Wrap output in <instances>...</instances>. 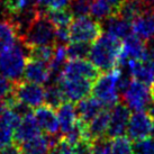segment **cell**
I'll return each mask as SVG.
<instances>
[{"label": "cell", "mask_w": 154, "mask_h": 154, "mask_svg": "<svg viewBox=\"0 0 154 154\" xmlns=\"http://www.w3.org/2000/svg\"><path fill=\"white\" fill-rule=\"evenodd\" d=\"M132 80L120 69H114L99 75L92 86V94L107 108H112L118 103L119 92H123Z\"/></svg>", "instance_id": "1"}, {"label": "cell", "mask_w": 154, "mask_h": 154, "mask_svg": "<svg viewBox=\"0 0 154 154\" xmlns=\"http://www.w3.org/2000/svg\"><path fill=\"white\" fill-rule=\"evenodd\" d=\"M122 48L120 39L103 33L90 47L89 60L99 72H108L119 65Z\"/></svg>", "instance_id": "2"}, {"label": "cell", "mask_w": 154, "mask_h": 154, "mask_svg": "<svg viewBox=\"0 0 154 154\" xmlns=\"http://www.w3.org/2000/svg\"><path fill=\"white\" fill-rule=\"evenodd\" d=\"M26 48L46 45H56V28L48 19L46 13L39 9L37 17L30 24L20 39Z\"/></svg>", "instance_id": "3"}, {"label": "cell", "mask_w": 154, "mask_h": 154, "mask_svg": "<svg viewBox=\"0 0 154 154\" xmlns=\"http://www.w3.org/2000/svg\"><path fill=\"white\" fill-rule=\"evenodd\" d=\"M25 50L24 44H16L0 53V73L14 82L20 81V78L24 75L28 61Z\"/></svg>", "instance_id": "4"}, {"label": "cell", "mask_w": 154, "mask_h": 154, "mask_svg": "<svg viewBox=\"0 0 154 154\" xmlns=\"http://www.w3.org/2000/svg\"><path fill=\"white\" fill-rule=\"evenodd\" d=\"M124 105L129 110L136 111H146L153 105L154 99L152 89L147 85L136 80H132L126 89L122 92Z\"/></svg>", "instance_id": "5"}, {"label": "cell", "mask_w": 154, "mask_h": 154, "mask_svg": "<svg viewBox=\"0 0 154 154\" xmlns=\"http://www.w3.org/2000/svg\"><path fill=\"white\" fill-rule=\"evenodd\" d=\"M70 43L90 44L96 42L103 34L101 24L92 17H79L73 19L69 28Z\"/></svg>", "instance_id": "6"}, {"label": "cell", "mask_w": 154, "mask_h": 154, "mask_svg": "<svg viewBox=\"0 0 154 154\" xmlns=\"http://www.w3.org/2000/svg\"><path fill=\"white\" fill-rule=\"evenodd\" d=\"M14 98L25 107L36 109L41 107L45 100V88L36 83L18 81L14 90Z\"/></svg>", "instance_id": "7"}, {"label": "cell", "mask_w": 154, "mask_h": 154, "mask_svg": "<svg viewBox=\"0 0 154 154\" xmlns=\"http://www.w3.org/2000/svg\"><path fill=\"white\" fill-rule=\"evenodd\" d=\"M57 85L64 94L65 100L73 103L89 97V94L92 91L94 82L83 78L60 77Z\"/></svg>", "instance_id": "8"}, {"label": "cell", "mask_w": 154, "mask_h": 154, "mask_svg": "<svg viewBox=\"0 0 154 154\" xmlns=\"http://www.w3.org/2000/svg\"><path fill=\"white\" fill-rule=\"evenodd\" d=\"M154 119L149 111H136L131 115L126 134L131 141L141 142L152 135Z\"/></svg>", "instance_id": "9"}, {"label": "cell", "mask_w": 154, "mask_h": 154, "mask_svg": "<svg viewBox=\"0 0 154 154\" xmlns=\"http://www.w3.org/2000/svg\"><path fill=\"white\" fill-rule=\"evenodd\" d=\"M147 57L149 48L143 39L132 34L123 41L119 65L125 66L129 61H147Z\"/></svg>", "instance_id": "10"}, {"label": "cell", "mask_w": 154, "mask_h": 154, "mask_svg": "<svg viewBox=\"0 0 154 154\" xmlns=\"http://www.w3.org/2000/svg\"><path fill=\"white\" fill-rule=\"evenodd\" d=\"M131 118V110L124 103H117L110 109V119L108 126L107 136L109 138H117L123 136L128 126Z\"/></svg>", "instance_id": "11"}, {"label": "cell", "mask_w": 154, "mask_h": 154, "mask_svg": "<svg viewBox=\"0 0 154 154\" xmlns=\"http://www.w3.org/2000/svg\"><path fill=\"white\" fill-rule=\"evenodd\" d=\"M99 70L90 61L87 60H68L63 66L60 77L83 78L94 82L99 77Z\"/></svg>", "instance_id": "12"}, {"label": "cell", "mask_w": 154, "mask_h": 154, "mask_svg": "<svg viewBox=\"0 0 154 154\" xmlns=\"http://www.w3.org/2000/svg\"><path fill=\"white\" fill-rule=\"evenodd\" d=\"M132 32L141 39L151 41L154 37V6H145L132 22Z\"/></svg>", "instance_id": "13"}, {"label": "cell", "mask_w": 154, "mask_h": 154, "mask_svg": "<svg viewBox=\"0 0 154 154\" xmlns=\"http://www.w3.org/2000/svg\"><path fill=\"white\" fill-rule=\"evenodd\" d=\"M39 135H42V129L39 127L34 114L28 112L27 115L23 117L18 127L15 131L14 142L15 144L20 145L23 143H26Z\"/></svg>", "instance_id": "14"}, {"label": "cell", "mask_w": 154, "mask_h": 154, "mask_svg": "<svg viewBox=\"0 0 154 154\" xmlns=\"http://www.w3.org/2000/svg\"><path fill=\"white\" fill-rule=\"evenodd\" d=\"M33 114L41 129L46 133L47 136H55V134H57L60 129V123L55 109L46 105H42L41 107L36 108Z\"/></svg>", "instance_id": "15"}, {"label": "cell", "mask_w": 154, "mask_h": 154, "mask_svg": "<svg viewBox=\"0 0 154 154\" xmlns=\"http://www.w3.org/2000/svg\"><path fill=\"white\" fill-rule=\"evenodd\" d=\"M51 77L52 74L50 65L41 61L28 59L25 71H24V75H23L25 81L42 86L50 81Z\"/></svg>", "instance_id": "16"}, {"label": "cell", "mask_w": 154, "mask_h": 154, "mask_svg": "<svg viewBox=\"0 0 154 154\" xmlns=\"http://www.w3.org/2000/svg\"><path fill=\"white\" fill-rule=\"evenodd\" d=\"M109 119H110V108H106L94 119H92L89 124L86 125L83 142L90 143L96 138L107 136Z\"/></svg>", "instance_id": "17"}, {"label": "cell", "mask_w": 154, "mask_h": 154, "mask_svg": "<svg viewBox=\"0 0 154 154\" xmlns=\"http://www.w3.org/2000/svg\"><path fill=\"white\" fill-rule=\"evenodd\" d=\"M103 33L118 39H125L132 35V23L122 18L119 15L114 14L101 24Z\"/></svg>", "instance_id": "18"}, {"label": "cell", "mask_w": 154, "mask_h": 154, "mask_svg": "<svg viewBox=\"0 0 154 154\" xmlns=\"http://www.w3.org/2000/svg\"><path fill=\"white\" fill-rule=\"evenodd\" d=\"M75 108H77L79 120H81L82 123H85L87 125L89 124L92 119H94L103 109H106L107 107L92 96V97H87L83 100L79 101Z\"/></svg>", "instance_id": "19"}, {"label": "cell", "mask_w": 154, "mask_h": 154, "mask_svg": "<svg viewBox=\"0 0 154 154\" xmlns=\"http://www.w3.org/2000/svg\"><path fill=\"white\" fill-rule=\"evenodd\" d=\"M57 118L60 123V129L63 136L68 135L77 127L79 117L77 114V108L72 103H64L57 109Z\"/></svg>", "instance_id": "20"}, {"label": "cell", "mask_w": 154, "mask_h": 154, "mask_svg": "<svg viewBox=\"0 0 154 154\" xmlns=\"http://www.w3.org/2000/svg\"><path fill=\"white\" fill-rule=\"evenodd\" d=\"M59 140V137L54 136H45V135H39L35 137L30 141L23 143L19 145L22 154H48L51 147L55 142Z\"/></svg>", "instance_id": "21"}, {"label": "cell", "mask_w": 154, "mask_h": 154, "mask_svg": "<svg viewBox=\"0 0 154 154\" xmlns=\"http://www.w3.org/2000/svg\"><path fill=\"white\" fill-rule=\"evenodd\" d=\"M126 65L127 73L133 78V80H136L147 86L154 83V71L147 63V61H129Z\"/></svg>", "instance_id": "22"}, {"label": "cell", "mask_w": 154, "mask_h": 154, "mask_svg": "<svg viewBox=\"0 0 154 154\" xmlns=\"http://www.w3.org/2000/svg\"><path fill=\"white\" fill-rule=\"evenodd\" d=\"M19 39V34L10 19H0V53L15 46Z\"/></svg>", "instance_id": "23"}, {"label": "cell", "mask_w": 154, "mask_h": 154, "mask_svg": "<svg viewBox=\"0 0 154 154\" xmlns=\"http://www.w3.org/2000/svg\"><path fill=\"white\" fill-rule=\"evenodd\" d=\"M45 13L48 19L55 26L56 29H69L74 19L69 8L59 9V10H46Z\"/></svg>", "instance_id": "24"}, {"label": "cell", "mask_w": 154, "mask_h": 154, "mask_svg": "<svg viewBox=\"0 0 154 154\" xmlns=\"http://www.w3.org/2000/svg\"><path fill=\"white\" fill-rule=\"evenodd\" d=\"M144 8L145 5L142 2V0H124L117 10V15L132 23Z\"/></svg>", "instance_id": "25"}, {"label": "cell", "mask_w": 154, "mask_h": 154, "mask_svg": "<svg viewBox=\"0 0 154 154\" xmlns=\"http://www.w3.org/2000/svg\"><path fill=\"white\" fill-rule=\"evenodd\" d=\"M2 6L7 13L8 19L36 7L35 0H2Z\"/></svg>", "instance_id": "26"}, {"label": "cell", "mask_w": 154, "mask_h": 154, "mask_svg": "<svg viewBox=\"0 0 154 154\" xmlns=\"http://www.w3.org/2000/svg\"><path fill=\"white\" fill-rule=\"evenodd\" d=\"M44 103L46 106L53 108V109H59V108L66 103L65 97L60 86L57 83H50L45 88V100Z\"/></svg>", "instance_id": "27"}, {"label": "cell", "mask_w": 154, "mask_h": 154, "mask_svg": "<svg viewBox=\"0 0 154 154\" xmlns=\"http://www.w3.org/2000/svg\"><path fill=\"white\" fill-rule=\"evenodd\" d=\"M56 45H46V46H37L30 47L28 50V59L37 60L41 62H44L50 65L52 59L54 56Z\"/></svg>", "instance_id": "28"}, {"label": "cell", "mask_w": 154, "mask_h": 154, "mask_svg": "<svg viewBox=\"0 0 154 154\" xmlns=\"http://www.w3.org/2000/svg\"><path fill=\"white\" fill-rule=\"evenodd\" d=\"M114 14H117L111 8L110 6H108L107 4H105L103 1H99V0H94L92 2V6H91V9H90V15L91 17L94 18V20H105L107 19L108 17H110L111 15Z\"/></svg>", "instance_id": "29"}, {"label": "cell", "mask_w": 154, "mask_h": 154, "mask_svg": "<svg viewBox=\"0 0 154 154\" xmlns=\"http://www.w3.org/2000/svg\"><path fill=\"white\" fill-rule=\"evenodd\" d=\"M90 47V44L69 43L66 45L68 60H86V57H89Z\"/></svg>", "instance_id": "30"}, {"label": "cell", "mask_w": 154, "mask_h": 154, "mask_svg": "<svg viewBox=\"0 0 154 154\" xmlns=\"http://www.w3.org/2000/svg\"><path fill=\"white\" fill-rule=\"evenodd\" d=\"M94 0H72L69 5V10L74 18L86 17L90 14Z\"/></svg>", "instance_id": "31"}, {"label": "cell", "mask_w": 154, "mask_h": 154, "mask_svg": "<svg viewBox=\"0 0 154 154\" xmlns=\"http://www.w3.org/2000/svg\"><path fill=\"white\" fill-rule=\"evenodd\" d=\"M111 154H135L132 141L125 136L114 138L111 141Z\"/></svg>", "instance_id": "32"}, {"label": "cell", "mask_w": 154, "mask_h": 154, "mask_svg": "<svg viewBox=\"0 0 154 154\" xmlns=\"http://www.w3.org/2000/svg\"><path fill=\"white\" fill-rule=\"evenodd\" d=\"M17 82L11 81L0 73V105L10 101L14 98V90Z\"/></svg>", "instance_id": "33"}, {"label": "cell", "mask_w": 154, "mask_h": 154, "mask_svg": "<svg viewBox=\"0 0 154 154\" xmlns=\"http://www.w3.org/2000/svg\"><path fill=\"white\" fill-rule=\"evenodd\" d=\"M91 154H111V141L108 136L99 137L90 142Z\"/></svg>", "instance_id": "34"}, {"label": "cell", "mask_w": 154, "mask_h": 154, "mask_svg": "<svg viewBox=\"0 0 154 154\" xmlns=\"http://www.w3.org/2000/svg\"><path fill=\"white\" fill-rule=\"evenodd\" d=\"M48 154H75V146L70 144L63 136H61L52 146Z\"/></svg>", "instance_id": "35"}, {"label": "cell", "mask_w": 154, "mask_h": 154, "mask_svg": "<svg viewBox=\"0 0 154 154\" xmlns=\"http://www.w3.org/2000/svg\"><path fill=\"white\" fill-rule=\"evenodd\" d=\"M15 129L7 125L0 124V150L14 144Z\"/></svg>", "instance_id": "36"}, {"label": "cell", "mask_w": 154, "mask_h": 154, "mask_svg": "<svg viewBox=\"0 0 154 154\" xmlns=\"http://www.w3.org/2000/svg\"><path fill=\"white\" fill-rule=\"evenodd\" d=\"M36 5L46 7V10H59L69 7L72 0H35Z\"/></svg>", "instance_id": "37"}, {"label": "cell", "mask_w": 154, "mask_h": 154, "mask_svg": "<svg viewBox=\"0 0 154 154\" xmlns=\"http://www.w3.org/2000/svg\"><path fill=\"white\" fill-rule=\"evenodd\" d=\"M135 154H154V137L137 142L134 145Z\"/></svg>", "instance_id": "38"}, {"label": "cell", "mask_w": 154, "mask_h": 154, "mask_svg": "<svg viewBox=\"0 0 154 154\" xmlns=\"http://www.w3.org/2000/svg\"><path fill=\"white\" fill-rule=\"evenodd\" d=\"M75 154H91L90 151V143L88 142H80L75 146Z\"/></svg>", "instance_id": "39"}, {"label": "cell", "mask_w": 154, "mask_h": 154, "mask_svg": "<svg viewBox=\"0 0 154 154\" xmlns=\"http://www.w3.org/2000/svg\"><path fill=\"white\" fill-rule=\"evenodd\" d=\"M0 154H22V151H20L19 145L14 143V144L5 147V149H1L0 150Z\"/></svg>", "instance_id": "40"}, {"label": "cell", "mask_w": 154, "mask_h": 154, "mask_svg": "<svg viewBox=\"0 0 154 154\" xmlns=\"http://www.w3.org/2000/svg\"><path fill=\"white\" fill-rule=\"evenodd\" d=\"M99 1H103L105 4H107L108 6H110L111 8L117 13V10H118V8L120 7V5L123 4L124 0H99Z\"/></svg>", "instance_id": "41"}, {"label": "cell", "mask_w": 154, "mask_h": 154, "mask_svg": "<svg viewBox=\"0 0 154 154\" xmlns=\"http://www.w3.org/2000/svg\"><path fill=\"white\" fill-rule=\"evenodd\" d=\"M147 63L150 64L152 70L154 71V50L149 52V57H147Z\"/></svg>", "instance_id": "42"}, {"label": "cell", "mask_w": 154, "mask_h": 154, "mask_svg": "<svg viewBox=\"0 0 154 154\" xmlns=\"http://www.w3.org/2000/svg\"><path fill=\"white\" fill-rule=\"evenodd\" d=\"M142 2L145 6H154V0H142Z\"/></svg>", "instance_id": "43"}, {"label": "cell", "mask_w": 154, "mask_h": 154, "mask_svg": "<svg viewBox=\"0 0 154 154\" xmlns=\"http://www.w3.org/2000/svg\"><path fill=\"white\" fill-rule=\"evenodd\" d=\"M147 111H149V114H150V115L152 116V118L154 119V103L152 105V106H151L150 109H149Z\"/></svg>", "instance_id": "44"}, {"label": "cell", "mask_w": 154, "mask_h": 154, "mask_svg": "<svg viewBox=\"0 0 154 154\" xmlns=\"http://www.w3.org/2000/svg\"><path fill=\"white\" fill-rule=\"evenodd\" d=\"M153 50H154V37L151 39L150 42V51H153Z\"/></svg>", "instance_id": "45"}, {"label": "cell", "mask_w": 154, "mask_h": 154, "mask_svg": "<svg viewBox=\"0 0 154 154\" xmlns=\"http://www.w3.org/2000/svg\"><path fill=\"white\" fill-rule=\"evenodd\" d=\"M152 94H153V99H154V83L152 85Z\"/></svg>", "instance_id": "46"}, {"label": "cell", "mask_w": 154, "mask_h": 154, "mask_svg": "<svg viewBox=\"0 0 154 154\" xmlns=\"http://www.w3.org/2000/svg\"><path fill=\"white\" fill-rule=\"evenodd\" d=\"M1 1H2V0H0V2H1Z\"/></svg>", "instance_id": "47"}]
</instances>
